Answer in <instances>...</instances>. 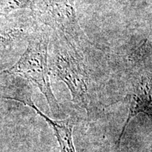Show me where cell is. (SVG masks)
I'll return each instance as SVG.
<instances>
[{"label":"cell","mask_w":152,"mask_h":152,"mask_svg":"<svg viewBox=\"0 0 152 152\" xmlns=\"http://www.w3.org/2000/svg\"><path fill=\"white\" fill-rule=\"evenodd\" d=\"M20 103L33 109L47 123L54 132L60 152H77L73 142V128L77 122L75 117L70 116L63 120L52 119L42 112L34 103L32 94L26 96Z\"/></svg>","instance_id":"obj_5"},{"label":"cell","mask_w":152,"mask_h":152,"mask_svg":"<svg viewBox=\"0 0 152 152\" xmlns=\"http://www.w3.org/2000/svg\"><path fill=\"white\" fill-rule=\"evenodd\" d=\"M145 47L142 45L132 56V68L128 75V92L123 99L128 105V114L117 140L120 152L122 138L131 120L139 114H144L150 119L152 116V80L151 66H146Z\"/></svg>","instance_id":"obj_4"},{"label":"cell","mask_w":152,"mask_h":152,"mask_svg":"<svg viewBox=\"0 0 152 152\" xmlns=\"http://www.w3.org/2000/svg\"><path fill=\"white\" fill-rule=\"evenodd\" d=\"M51 45L50 73L65 83L74 104L85 110L89 118L94 117L99 108L83 51L54 34Z\"/></svg>","instance_id":"obj_1"},{"label":"cell","mask_w":152,"mask_h":152,"mask_svg":"<svg viewBox=\"0 0 152 152\" xmlns=\"http://www.w3.org/2000/svg\"><path fill=\"white\" fill-rule=\"evenodd\" d=\"M37 0H0V16L19 9L33 11Z\"/></svg>","instance_id":"obj_7"},{"label":"cell","mask_w":152,"mask_h":152,"mask_svg":"<svg viewBox=\"0 0 152 152\" xmlns=\"http://www.w3.org/2000/svg\"><path fill=\"white\" fill-rule=\"evenodd\" d=\"M28 46L14 66L0 72L4 75L22 77L39 89L45 96L51 113L59 116L61 109L53 92L49 65L50 33L45 28L35 27L28 39Z\"/></svg>","instance_id":"obj_2"},{"label":"cell","mask_w":152,"mask_h":152,"mask_svg":"<svg viewBox=\"0 0 152 152\" xmlns=\"http://www.w3.org/2000/svg\"><path fill=\"white\" fill-rule=\"evenodd\" d=\"M29 22L11 21L0 27V56L14 49L19 43L28 39L34 28Z\"/></svg>","instance_id":"obj_6"},{"label":"cell","mask_w":152,"mask_h":152,"mask_svg":"<svg viewBox=\"0 0 152 152\" xmlns=\"http://www.w3.org/2000/svg\"><path fill=\"white\" fill-rule=\"evenodd\" d=\"M35 20L82 51L92 45L77 18L75 0H37L32 11Z\"/></svg>","instance_id":"obj_3"}]
</instances>
